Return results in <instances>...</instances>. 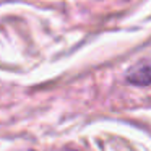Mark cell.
Segmentation results:
<instances>
[{
    "label": "cell",
    "mask_w": 151,
    "mask_h": 151,
    "mask_svg": "<svg viewBox=\"0 0 151 151\" xmlns=\"http://www.w3.org/2000/svg\"><path fill=\"white\" fill-rule=\"evenodd\" d=\"M62 151H76V150H72V148H65V150H62Z\"/></svg>",
    "instance_id": "7a4b0ae2"
},
{
    "label": "cell",
    "mask_w": 151,
    "mask_h": 151,
    "mask_svg": "<svg viewBox=\"0 0 151 151\" xmlns=\"http://www.w3.org/2000/svg\"><path fill=\"white\" fill-rule=\"evenodd\" d=\"M128 81L133 85H150L151 83V63H138L128 72Z\"/></svg>",
    "instance_id": "6da1fadb"
},
{
    "label": "cell",
    "mask_w": 151,
    "mask_h": 151,
    "mask_svg": "<svg viewBox=\"0 0 151 151\" xmlns=\"http://www.w3.org/2000/svg\"><path fill=\"white\" fill-rule=\"evenodd\" d=\"M28 151H31V150H28Z\"/></svg>",
    "instance_id": "3957f363"
}]
</instances>
